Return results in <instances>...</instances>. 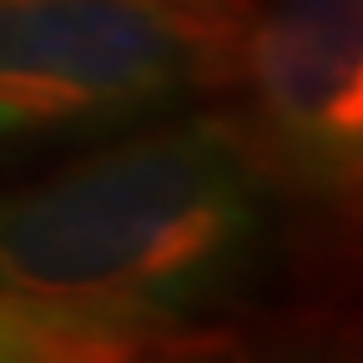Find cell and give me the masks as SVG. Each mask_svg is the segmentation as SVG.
I'll list each match as a JSON object with an SVG mask.
<instances>
[{"mask_svg": "<svg viewBox=\"0 0 363 363\" xmlns=\"http://www.w3.org/2000/svg\"><path fill=\"white\" fill-rule=\"evenodd\" d=\"M267 238V177L242 131L162 116L0 187V303L71 328L91 353H126L227 308Z\"/></svg>", "mask_w": 363, "mask_h": 363, "instance_id": "6da1fadb", "label": "cell"}, {"mask_svg": "<svg viewBox=\"0 0 363 363\" xmlns=\"http://www.w3.org/2000/svg\"><path fill=\"white\" fill-rule=\"evenodd\" d=\"M222 76V0H0V167L177 116Z\"/></svg>", "mask_w": 363, "mask_h": 363, "instance_id": "7a4b0ae2", "label": "cell"}, {"mask_svg": "<svg viewBox=\"0 0 363 363\" xmlns=\"http://www.w3.org/2000/svg\"><path fill=\"white\" fill-rule=\"evenodd\" d=\"M222 76L262 172L313 202L363 177V0H222Z\"/></svg>", "mask_w": 363, "mask_h": 363, "instance_id": "3957f363", "label": "cell"}, {"mask_svg": "<svg viewBox=\"0 0 363 363\" xmlns=\"http://www.w3.org/2000/svg\"><path fill=\"white\" fill-rule=\"evenodd\" d=\"M0 358H96L71 328H56L45 318L0 303Z\"/></svg>", "mask_w": 363, "mask_h": 363, "instance_id": "277c9868", "label": "cell"}]
</instances>
